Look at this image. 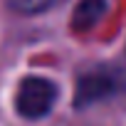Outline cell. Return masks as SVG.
I'll list each match as a JSON object with an SVG mask.
<instances>
[{
    "label": "cell",
    "mask_w": 126,
    "mask_h": 126,
    "mask_svg": "<svg viewBox=\"0 0 126 126\" xmlns=\"http://www.w3.org/2000/svg\"><path fill=\"white\" fill-rule=\"evenodd\" d=\"M126 84V77L121 69L116 67H106V64H99V67H92L87 72L79 74L77 79V94H74V104L79 109L89 106V104H96L101 99H109L114 94H119Z\"/></svg>",
    "instance_id": "obj_1"
},
{
    "label": "cell",
    "mask_w": 126,
    "mask_h": 126,
    "mask_svg": "<svg viewBox=\"0 0 126 126\" xmlns=\"http://www.w3.org/2000/svg\"><path fill=\"white\" fill-rule=\"evenodd\" d=\"M57 84L45 77H25L15 94V109L22 119H42L57 101Z\"/></svg>",
    "instance_id": "obj_2"
},
{
    "label": "cell",
    "mask_w": 126,
    "mask_h": 126,
    "mask_svg": "<svg viewBox=\"0 0 126 126\" xmlns=\"http://www.w3.org/2000/svg\"><path fill=\"white\" fill-rule=\"evenodd\" d=\"M109 10V0H79L74 15H72V30L77 32H87L92 30Z\"/></svg>",
    "instance_id": "obj_3"
},
{
    "label": "cell",
    "mask_w": 126,
    "mask_h": 126,
    "mask_svg": "<svg viewBox=\"0 0 126 126\" xmlns=\"http://www.w3.org/2000/svg\"><path fill=\"white\" fill-rule=\"evenodd\" d=\"M59 0H8V5L15 10V13H22V15H37V13H45L49 10L52 5H57Z\"/></svg>",
    "instance_id": "obj_4"
}]
</instances>
